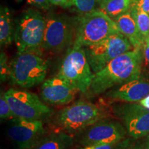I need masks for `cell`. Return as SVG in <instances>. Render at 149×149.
Segmentation results:
<instances>
[{
    "mask_svg": "<svg viewBox=\"0 0 149 149\" xmlns=\"http://www.w3.org/2000/svg\"><path fill=\"white\" fill-rule=\"evenodd\" d=\"M46 22L43 49L59 53L68 48L75 37L78 17L51 13Z\"/></svg>",
    "mask_w": 149,
    "mask_h": 149,
    "instance_id": "7",
    "label": "cell"
},
{
    "mask_svg": "<svg viewBox=\"0 0 149 149\" xmlns=\"http://www.w3.org/2000/svg\"><path fill=\"white\" fill-rule=\"evenodd\" d=\"M113 20L116 22L121 33L129 40L133 48H144L146 41L139 32L130 11L121 15Z\"/></svg>",
    "mask_w": 149,
    "mask_h": 149,
    "instance_id": "15",
    "label": "cell"
},
{
    "mask_svg": "<svg viewBox=\"0 0 149 149\" xmlns=\"http://www.w3.org/2000/svg\"><path fill=\"white\" fill-rule=\"evenodd\" d=\"M138 104H140L141 107H144L145 109L149 110V94L140 100Z\"/></svg>",
    "mask_w": 149,
    "mask_h": 149,
    "instance_id": "28",
    "label": "cell"
},
{
    "mask_svg": "<svg viewBox=\"0 0 149 149\" xmlns=\"http://www.w3.org/2000/svg\"><path fill=\"white\" fill-rule=\"evenodd\" d=\"M102 1V0H100V1Z\"/></svg>",
    "mask_w": 149,
    "mask_h": 149,
    "instance_id": "32",
    "label": "cell"
},
{
    "mask_svg": "<svg viewBox=\"0 0 149 149\" xmlns=\"http://www.w3.org/2000/svg\"><path fill=\"white\" fill-rule=\"evenodd\" d=\"M133 0H102L100 10L113 19L130 10Z\"/></svg>",
    "mask_w": 149,
    "mask_h": 149,
    "instance_id": "18",
    "label": "cell"
},
{
    "mask_svg": "<svg viewBox=\"0 0 149 149\" xmlns=\"http://www.w3.org/2000/svg\"><path fill=\"white\" fill-rule=\"evenodd\" d=\"M28 3L42 10H48L51 8V3L49 0H26Z\"/></svg>",
    "mask_w": 149,
    "mask_h": 149,
    "instance_id": "24",
    "label": "cell"
},
{
    "mask_svg": "<svg viewBox=\"0 0 149 149\" xmlns=\"http://www.w3.org/2000/svg\"><path fill=\"white\" fill-rule=\"evenodd\" d=\"M146 42H147V43H148V44H149V36H148V38H147V39H146Z\"/></svg>",
    "mask_w": 149,
    "mask_h": 149,
    "instance_id": "31",
    "label": "cell"
},
{
    "mask_svg": "<svg viewBox=\"0 0 149 149\" xmlns=\"http://www.w3.org/2000/svg\"><path fill=\"white\" fill-rule=\"evenodd\" d=\"M84 48L91 69L96 73L113 59L131 51L133 47L129 40L122 33H119L97 44Z\"/></svg>",
    "mask_w": 149,
    "mask_h": 149,
    "instance_id": "10",
    "label": "cell"
},
{
    "mask_svg": "<svg viewBox=\"0 0 149 149\" xmlns=\"http://www.w3.org/2000/svg\"><path fill=\"white\" fill-rule=\"evenodd\" d=\"M46 17L34 8L24 10L16 22L14 40L17 53H42L46 28Z\"/></svg>",
    "mask_w": 149,
    "mask_h": 149,
    "instance_id": "4",
    "label": "cell"
},
{
    "mask_svg": "<svg viewBox=\"0 0 149 149\" xmlns=\"http://www.w3.org/2000/svg\"><path fill=\"white\" fill-rule=\"evenodd\" d=\"M51 4L62 8H69L73 6L72 0H49Z\"/></svg>",
    "mask_w": 149,
    "mask_h": 149,
    "instance_id": "26",
    "label": "cell"
},
{
    "mask_svg": "<svg viewBox=\"0 0 149 149\" xmlns=\"http://www.w3.org/2000/svg\"><path fill=\"white\" fill-rule=\"evenodd\" d=\"M132 6L137 7L149 14V0H133Z\"/></svg>",
    "mask_w": 149,
    "mask_h": 149,
    "instance_id": "25",
    "label": "cell"
},
{
    "mask_svg": "<svg viewBox=\"0 0 149 149\" xmlns=\"http://www.w3.org/2000/svg\"><path fill=\"white\" fill-rule=\"evenodd\" d=\"M4 96L15 117L44 121L53 116V110L46 105L35 93L21 89L10 88L4 93Z\"/></svg>",
    "mask_w": 149,
    "mask_h": 149,
    "instance_id": "9",
    "label": "cell"
},
{
    "mask_svg": "<svg viewBox=\"0 0 149 149\" xmlns=\"http://www.w3.org/2000/svg\"><path fill=\"white\" fill-rule=\"evenodd\" d=\"M117 144H104V145H89L81 146L78 149H114Z\"/></svg>",
    "mask_w": 149,
    "mask_h": 149,
    "instance_id": "27",
    "label": "cell"
},
{
    "mask_svg": "<svg viewBox=\"0 0 149 149\" xmlns=\"http://www.w3.org/2000/svg\"><path fill=\"white\" fill-rule=\"evenodd\" d=\"M57 75L78 92L86 94L93 81L94 73L86 55L84 48L73 44L67 51Z\"/></svg>",
    "mask_w": 149,
    "mask_h": 149,
    "instance_id": "6",
    "label": "cell"
},
{
    "mask_svg": "<svg viewBox=\"0 0 149 149\" xmlns=\"http://www.w3.org/2000/svg\"><path fill=\"white\" fill-rule=\"evenodd\" d=\"M127 134L123 124L107 117L75 134L74 138L81 146L117 144L126 139Z\"/></svg>",
    "mask_w": 149,
    "mask_h": 149,
    "instance_id": "8",
    "label": "cell"
},
{
    "mask_svg": "<svg viewBox=\"0 0 149 149\" xmlns=\"http://www.w3.org/2000/svg\"><path fill=\"white\" fill-rule=\"evenodd\" d=\"M42 120L11 119L7 135L17 149H32L47 135Z\"/></svg>",
    "mask_w": 149,
    "mask_h": 149,
    "instance_id": "11",
    "label": "cell"
},
{
    "mask_svg": "<svg viewBox=\"0 0 149 149\" xmlns=\"http://www.w3.org/2000/svg\"><path fill=\"white\" fill-rule=\"evenodd\" d=\"M144 145L145 149H149V135L146 137L144 141Z\"/></svg>",
    "mask_w": 149,
    "mask_h": 149,
    "instance_id": "30",
    "label": "cell"
},
{
    "mask_svg": "<svg viewBox=\"0 0 149 149\" xmlns=\"http://www.w3.org/2000/svg\"><path fill=\"white\" fill-rule=\"evenodd\" d=\"M13 24L10 10L6 6H1L0 10V44L7 46L14 38Z\"/></svg>",
    "mask_w": 149,
    "mask_h": 149,
    "instance_id": "17",
    "label": "cell"
},
{
    "mask_svg": "<svg viewBox=\"0 0 149 149\" xmlns=\"http://www.w3.org/2000/svg\"><path fill=\"white\" fill-rule=\"evenodd\" d=\"M10 63L4 52H1L0 55V79L1 82H6L9 79Z\"/></svg>",
    "mask_w": 149,
    "mask_h": 149,
    "instance_id": "23",
    "label": "cell"
},
{
    "mask_svg": "<svg viewBox=\"0 0 149 149\" xmlns=\"http://www.w3.org/2000/svg\"><path fill=\"white\" fill-rule=\"evenodd\" d=\"M100 2V0H72L74 6L84 14L96 10L97 3Z\"/></svg>",
    "mask_w": 149,
    "mask_h": 149,
    "instance_id": "20",
    "label": "cell"
},
{
    "mask_svg": "<svg viewBox=\"0 0 149 149\" xmlns=\"http://www.w3.org/2000/svg\"><path fill=\"white\" fill-rule=\"evenodd\" d=\"M109 113L102 106L87 101H78L60 110L53 122L59 131L72 135L104 117Z\"/></svg>",
    "mask_w": 149,
    "mask_h": 149,
    "instance_id": "2",
    "label": "cell"
},
{
    "mask_svg": "<svg viewBox=\"0 0 149 149\" xmlns=\"http://www.w3.org/2000/svg\"><path fill=\"white\" fill-rule=\"evenodd\" d=\"M148 94L149 79L139 77L108 91L106 97L112 102L135 103Z\"/></svg>",
    "mask_w": 149,
    "mask_h": 149,
    "instance_id": "14",
    "label": "cell"
},
{
    "mask_svg": "<svg viewBox=\"0 0 149 149\" xmlns=\"http://www.w3.org/2000/svg\"><path fill=\"white\" fill-rule=\"evenodd\" d=\"M74 143L73 135L58 130L48 133L32 149H71Z\"/></svg>",
    "mask_w": 149,
    "mask_h": 149,
    "instance_id": "16",
    "label": "cell"
},
{
    "mask_svg": "<svg viewBox=\"0 0 149 149\" xmlns=\"http://www.w3.org/2000/svg\"><path fill=\"white\" fill-rule=\"evenodd\" d=\"M121 33L116 22L100 10H95L78 17L74 45L86 48Z\"/></svg>",
    "mask_w": 149,
    "mask_h": 149,
    "instance_id": "5",
    "label": "cell"
},
{
    "mask_svg": "<svg viewBox=\"0 0 149 149\" xmlns=\"http://www.w3.org/2000/svg\"><path fill=\"white\" fill-rule=\"evenodd\" d=\"M144 55L145 59L149 64V44L147 42H145L144 46Z\"/></svg>",
    "mask_w": 149,
    "mask_h": 149,
    "instance_id": "29",
    "label": "cell"
},
{
    "mask_svg": "<svg viewBox=\"0 0 149 149\" xmlns=\"http://www.w3.org/2000/svg\"><path fill=\"white\" fill-rule=\"evenodd\" d=\"M77 92L71 85L57 75L43 82L40 97L44 102L52 105H66L74 100Z\"/></svg>",
    "mask_w": 149,
    "mask_h": 149,
    "instance_id": "13",
    "label": "cell"
},
{
    "mask_svg": "<svg viewBox=\"0 0 149 149\" xmlns=\"http://www.w3.org/2000/svg\"><path fill=\"white\" fill-rule=\"evenodd\" d=\"M113 111L120 118L130 137L141 139L149 135V110L135 103L113 106Z\"/></svg>",
    "mask_w": 149,
    "mask_h": 149,
    "instance_id": "12",
    "label": "cell"
},
{
    "mask_svg": "<svg viewBox=\"0 0 149 149\" xmlns=\"http://www.w3.org/2000/svg\"><path fill=\"white\" fill-rule=\"evenodd\" d=\"M49 63L42 53L35 52L17 53L10 62L9 80L12 84L29 88L44 82Z\"/></svg>",
    "mask_w": 149,
    "mask_h": 149,
    "instance_id": "3",
    "label": "cell"
},
{
    "mask_svg": "<svg viewBox=\"0 0 149 149\" xmlns=\"http://www.w3.org/2000/svg\"><path fill=\"white\" fill-rule=\"evenodd\" d=\"M144 58V48H133L113 59L103 69L94 73L86 97H97L141 77Z\"/></svg>",
    "mask_w": 149,
    "mask_h": 149,
    "instance_id": "1",
    "label": "cell"
},
{
    "mask_svg": "<svg viewBox=\"0 0 149 149\" xmlns=\"http://www.w3.org/2000/svg\"><path fill=\"white\" fill-rule=\"evenodd\" d=\"M114 149H145V148L144 141L129 137L118 143Z\"/></svg>",
    "mask_w": 149,
    "mask_h": 149,
    "instance_id": "21",
    "label": "cell"
},
{
    "mask_svg": "<svg viewBox=\"0 0 149 149\" xmlns=\"http://www.w3.org/2000/svg\"><path fill=\"white\" fill-rule=\"evenodd\" d=\"M129 11L146 41L149 36V14L135 6H131Z\"/></svg>",
    "mask_w": 149,
    "mask_h": 149,
    "instance_id": "19",
    "label": "cell"
},
{
    "mask_svg": "<svg viewBox=\"0 0 149 149\" xmlns=\"http://www.w3.org/2000/svg\"><path fill=\"white\" fill-rule=\"evenodd\" d=\"M0 117L1 120L15 118L12 109L4 96V93L1 91L0 95Z\"/></svg>",
    "mask_w": 149,
    "mask_h": 149,
    "instance_id": "22",
    "label": "cell"
}]
</instances>
